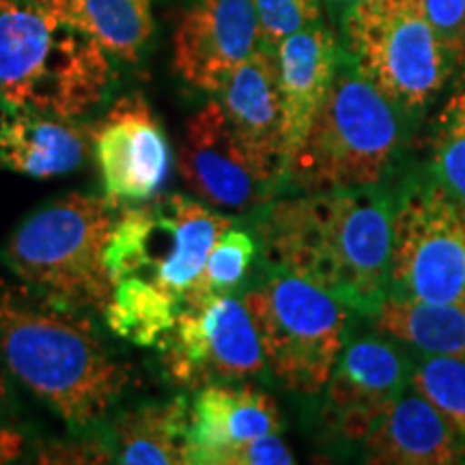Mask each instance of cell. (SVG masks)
<instances>
[{"instance_id": "cell-1", "label": "cell", "mask_w": 465, "mask_h": 465, "mask_svg": "<svg viewBox=\"0 0 465 465\" xmlns=\"http://www.w3.org/2000/svg\"><path fill=\"white\" fill-rule=\"evenodd\" d=\"M392 207L377 188L284 196L261 212L259 250L274 270L375 315L391 289Z\"/></svg>"}, {"instance_id": "cell-2", "label": "cell", "mask_w": 465, "mask_h": 465, "mask_svg": "<svg viewBox=\"0 0 465 465\" xmlns=\"http://www.w3.org/2000/svg\"><path fill=\"white\" fill-rule=\"evenodd\" d=\"M0 360L75 431L106 418L132 380L130 366L113 358L83 311L54 304L3 276Z\"/></svg>"}, {"instance_id": "cell-3", "label": "cell", "mask_w": 465, "mask_h": 465, "mask_svg": "<svg viewBox=\"0 0 465 465\" xmlns=\"http://www.w3.org/2000/svg\"><path fill=\"white\" fill-rule=\"evenodd\" d=\"M114 75L113 56L42 0H0V104L80 119Z\"/></svg>"}, {"instance_id": "cell-4", "label": "cell", "mask_w": 465, "mask_h": 465, "mask_svg": "<svg viewBox=\"0 0 465 465\" xmlns=\"http://www.w3.org/2000/svg\"><path fill=\"white\" fill-rule=\"evenodd\" d=\"M401 141L399 108L383 97L342 50L328 95L284 166L295 192L377 188Z\"/></svg>"}, {"instance_id": "cell-5", "label": "cell", "mask_w": 465, "mask_h": 465, "mask_svg": "<svg viewBox=\"0 0 465 465\" xmlns=\"http://www.w3.org/2000/svg\"><path fill=\"white\" fill-rule=\"evenodd\" d=\"M116 223L108 199L69 192L26 216L0 248L17 281L54 304L104 312L114 293L106 246Z\"/></svg>"}, {"instance_id": "cell-6", "label": "cell", "mask_w": 465, "mask_h": 465, "mask_svg": "<svg viewBox=\"0 0 465 465\" xmlns=\"http://www.w3.org/2000/svg\"><path fill=\"white\" fill-rule=\"evenodd\" d=\"M341 26L342 50L399 113L422 110L459 67L420 0H358Z\"/></svg>"}, {"instance_id": "cell-7", "label": "cell", "mask_w": 465, "mask_h": 465, "mask_svg": "<svg viewBox=\"0 0 465 465\" xmlns=\"http://www.w3.org/2000/svg\"><path fill=\"white\" fill-rule=\"evenodd\" d=\"M267 371L289 392L317 397L345 349L347 306L289 272L274 270L243 295Z\"/></svg>"}, {"instance_id": "cell-8", "label": "cell", "mask_w": 465, "mask_h": 465, "mask_svg": "<svg viewBox=\"0 0 465 465\" xmlns=\"http://www.w3.org/2000/svg\"><path fill=\"white\" fill-rule=\"evenodd\" d=\"M231 226L229 213L207 203L155 194L116 218L104 259L113 282L141 278L182 302L209 250Z\"/></svg>"}, {"instance_id": "cell-9", "label": "cell", "mask_w": 465, "mask_h": 465, "mask_svg": "<svg viewBox=\"0 0 465 465\" xmlns=\"http://www.w3.org/2000/svg\"><path fill=\"white\" fill-rule=\"evenodd\" d=\"M388 295L465 304V199L449 185H414L394 203Z\"/></svg>"}, {"instance_id": "cell-10", "label": "cell", "mask_w": 465, "mask_h": 465, "mask_svg": "<svg viewBox=\"0 0 465 465\" xmlns=\"http://www.w3.org/2000/svg\"><path fill=\"white\" fill-rule=\"evenodd\" d=\"M158 349L168 380L194 392L254 380L267 371L248 308L231 293L182 306Z\"/></svg>"}, {"instance_id": "cell-11", "label": "cell", "mask_w": 465, "mask_h": 465, "mask_svg": "<svg viewBox=\"0 0 465 465\" xmlns=\"http://www.w3.org/2000/svg\"><path fill=\"white\" fill-rule=\"evenodd\" d=\"M91 138L108 203H143L162 190L171 173V144L141 93L119 97Z\"/></svg>"}, {"instance_id": "cell-12", "label": "cell", "mask_w": 465, "mask_h": 465, "mask_svg": "<svg viewBox=\"0 0 465 465\" xmlns=\"http://www.w3.org/2000/svg\"><path fill=\"white\" fill-rule=\"evenodd\" d=\"M259 45L254 0H192L173 33V69L192 89L218 95Z\"/></svg>"}, {"instance_id": "cell-13", "label": "cell", "mask_w": 465, "mask_h": 465, "mask_svg": "<svg viewBox=\"0 0 465 465\" xmlns=\"http://www.w3.org/2000/svg\"><path fill=\"white\" fill-rule=\"evenodd\" d=\"M177 171L196 199L229 216L246 212L270 194L250 166L218 97L185 121Z\"/></svg>"}, {"instance_id": "cell-14", "label": "cell", "mask_w": 465, "mask_h": 465, "mask_svg": "<svg viewBox=\"0 0 465 465\" xmlns=\"http://www.w3.org/2000/svg\"><path fill=\"white\" fill-rule=\"evenodd\" d=\"M410 383V366L391 341H353L323 391V420L341 440L362 444Z\"/></svg>"}, {"instance_id": "cell-15", "label": "cell", "mask_w": 465, "mask_h": 465, "mask_svg": "<svg viewBox=\"0 0 465 465\" xmlns=\"http://www.w3.org/2000/svg\"><path fill=\"white\" fill-rule=\"evenodd\" d=\"M226 119L235 132L250 166L270 192L284 171L282 100L278 84L276 48L261 44L226 78L218 93Z\"/></svg>"}, {"instance_id": "cell-16", "label": "cell", "mask_w": 465, "mask_h": 465, "mask_svg": "<svg viewBox=\"0 0 465 465\" xmlns=\"http://www.w3.org/2000/svg\"><path fill=\"white\" fill-rule=\"evenodd\" d=\"M281 429L276 401L257 386L235 381L201 388L190 403V463L226 465L237 449Z\"/></svg>"}, {"instance_id": "cell-17", "label": "cell", "mask_w": 465, "mask_h": 465, "mask_svg": "<svg viewBox=\"0 0 465 465\" xmlns=\"http://www.w3.org/2000/svg\"><path fill=\"white\" fill-rule=\"evenodd\" d=\"M342 45L322 22L291 33L276 45L282 100L284 166L328 95ZM284 173V171H282Z\"/></svg>"}, {"instance_id": "cell-18", "label": "cell", "mask_w": 465, "mask_h": 465, "mask_svg": "<svg viewBox=\"0 0 465 465\" xmlns=\"http://www.w3.org/2000/svg\"><path fill=\"white\" fill-rule=\"evenodd\" d=\"M91 134L75 119L0 104V166L33 179L63 177L86 162Z\"/></svg>"}, {"instance_id": "cell-19", "label": "cell", "mask_w": 465, "mask_h": 465, "mask_svg": "<svg viewBox=\"0 0 465 465\" xmlns=\"http://www.w3.org/2000/svg\"><path fill=\"white\" fill-rule=\"evenodd\" d=\"M364 461L380 465L463 463L449 422L420 392H403L362 441Z\"/></svg>"}, {"instance_id": "cell-20", "label": "cell", "mask_w": 465, "mask_h": 465, "mask_svg": "<svg viewBox=\"0 0 465 465\" xmlns=\"http://www.w3.org/2000/svg\"><path fill=\"white\" fill-rule=\"evenodd\" d=\"M110 452L125 465L190 463V403L185 397L124 411L110 429Z\"/></svg>"}, {"instance_id": "cell-21", "label": "cell", "mask_w": 465, "mask_h": 465, "mask_svg": "<svg viewBox=\"0 0 465 465\" xmlns=\"http://www.w3.org/2000/svg\"><path fill=\"white\" fill-rule=\"evenodd\" d=\"M121 63H138L153 37L151 0H42Z\"/></svg>"}, {"instance_id": "cell-22", "label": "cell", "mask_w": 465, "mask_h": 465, "mask_svg": "<svg viewBox=\"0 0 465 465\" xmlns=\"http://www.w3.org/2000/svg\"><path fill=\"white\" fill-rule=\"evenodd\" d=\"M373 319L377 332L394 342L427 356H449L465 362V304H429L386 295Z\"/></svg>"}, {"instance_id": "cell-23", "label": "cell", "mask_w": 465, "mask_h": 465, "mask_svg": "<svg viewBox=\"0 0 465 465\" xmlns=\"http://www.w3.org/2000/svg\"><path fill=\"white\" fill-rule=\"evenodd\" d=\"M182 302L141 278L114 282L104 317L110 332L138 347H160L177 322Z\"/></svg>"}, {"instance_id": "cell-24", "label": "cell", "mask_w": 465, "mask_h": 465, "mask_svg": "<svg viewBox=\"0 0 465 465\" xmlns=\"http://www.w3.org/2000/svg\"><path fill=\"white\" fill-rule=\"evenodd\" d=\"M257 250L259 242L246 231L237 229L235 224L226 229L209 250L199 278L185 291L182 306L199 304L213 295H229L232 289L246 281Z\"/></svg>"}, {"instance_id": "cell-25", "label": "cell", "mask_w": 465, "mask_h": 465, "mask_svg": "<svg viewBox=\"0 0 465 465\" xmlns=\"http://www.w3.org/2000/svg\"><path fill=\"white\" fill-rule=\"evenodd\" d=\"M411 388L420 392L449 422L465 463V362L427 356L411 371Z\"/></svg>"}, {"instance_id": "cell-26", "label": "cell", "mask_w": 465, "mask_h": 465, "mask_svg": "<svg viewBox=\"0 0 465 465\" xmlns=\"http://www.w3.org/2000/svg\"><path fill=\"white\" fill-rule=\"evenodd\" d=\"M433 149L440 182L465 199V86L441 108Z\"/></svg>"}, {"instance_id": "cell-27", "label": "cell", "mask_w": 465, "mask_h": 465, "mask_svg": "<svg viewBox=\"0 0 465 465\" xmlns=\"http://www.w3.org/2000/svg\"><path fill=\"white\" fill-rule=\"evenodd\" d=\"M261 22V44L276 48L291 33L322 22L323 0H254Z\"/></svg>"}, {"instance_id": "cell-28", "label": "cell", "mask_w": 465, "mask_h": 465, "mask_svg": "<svg viewBox=\"0 0 465 465\" xmlns=\"http://www.w3.org/2000/svg\"><path fill=\"white\" fill-rule=\"evenodd\" d=\"M420 5L446 48L465 65V0H420Z\"/></svg>"}, {"instance_id": "cell-29", "label": "cell", "mask_w": 465, "mask_h": 465, "mask_svg": "<svg viewBox=\"0 0 465 465\" xmlns=\"http://www.w3.org/2000/svg\"><path fill=\"white\" fill-rule=\"evenodd\" d=\"M295 463L293 452L281 440V433L250 441L226 459V465H289Z\"/></svg>"}, {"instance_id": "cell-30", "label": "cell", "mask_w": 465, "mask_h": 465, "mask_svg": "<svg viewBox=\"0 0 465 465\" xmlns=\"http://www.w3.org/2000/svg\"><path fill=\"white\" fill-rule=\"evenodd\" d=\"M25 452V435L0 424V463H11Z\"/></svg>"}, {"instance_id": "cell-31", "label": "cell", "mask_w": 465, "mask_h": 465, "mask_svg": "<svg viewBox=\"0 0 465 465\" xmlns=\"http://www.w3.org/2000/svg\"><path fill=\"white\" fill-rule=\"evenodd\" d=\"M5 364L3 360H0V411L7 407V401H9V381H7V373H5Z\"/></svg>"}, {"instance_id": "cell-32", "label": "cell", "mask_w": 465, "mask_h": 465, "mask_svg": "<svg viewBox=\"0 0 465 465\" xmlns=\"http://www.w3.org/2000/svg\"><path fill=\"white\" fill-rule=\"evenodd\" d=\"M328 3L332 5L334 9H341V14H342V11H345L347 7H351V5L358 3V0H328Z\"/></svg>"}]
</instances>
